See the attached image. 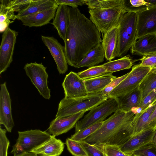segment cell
<instances>
[{
	"label": "cell",
	"instance_id": "obj_46",
	"mask_svg": "<svg viewBox=\"0 0 156 156\" xmlns=\"http://www.w3.org/2000/svg\"><path fill=\"white\" fill-rule=\"evenodd\" d=\"M152 143L156 145V129L155 130V133L153 139Z\"/></svg>",
	"mask_w": 156,
	"mask_h": 156
},
{
	"label": "cell",
	"instance_id": "obj_26",
	"mask_svg": "<svg viewBox=\"0 0 156 156\" xmlns=\"http://www.w3.org/2000/svg\"><path fill=\"white\" fill-rule=\"evenodd\" d=\"M0 4V32L3 33L9 25L17 19L16 15L9 5L10 0H1Z\"/></svg>",
	"mask_w": 156,
	"mask_h": 156
},
{
	"label": "cell",
	"instance_id": "obj_9",
	"mask_svg": "<svg viewBox=\"0 0 156 156\" xmlns=\"http://www.w3.org/2000/svg\"><path fill=\"white\" fill-rule=\"evenodd\" d=\"M46 69L42 63L36 62L27 63L24 67L27 75L40 94L45 99L49 100L51 91L48 86V76Z\"/></svg>",
	"mask_w": 156,
	"mask_h": 156
},
{
	"label": "cell",
	"instance_id": "obj_33",
	"mask_svg": "<svg viewBox=\"0 0 156 156\" xmlns=\"http://www.w3.org/2000/svg\"><path fill=\"white\" fill-rule=\"evenodd\" d=\"M103 121L95 124L72 135L70 138L78 142L84 140L97 130L103 124Z\"/></svg>",
	"mask_w": 156,
	"mask_h": 156
},
{
	"label": "cell",
	"instance_id": "obj_42",
	"mask_svg": "<svg viewBox=\"0 0 156 156\" xmlns=\"http://www.w3.org/2000/svg\"><path fill=\"white\" fill-rule=\"evenodd\" d=\"M58 5L62 4L69 6L73 8H77L79 5L84 4V0H56Z\"/></svg>",
	"mask_w": 156,
	"mask_h": 156
},
{
	"label": "cell",
	"instance_id": "obj_31",
	"mask_svg": "<svg viewBox=\"0 0 156 156\" xmlns=\"http://www.w3.org/2000/svg\"><path fill=\"white\" fill-rule=\"evenodd\" d=\"M109 73L102 65L94 66L77 73L81 79L85 80L99 77Z\"/></svg>",
	"mask_w": 156,
	"mask_h": 156
},
{
	"label": "cell",
	"instance_id": "obj_41",
	"mask_svg": "<svg viewBox=\"0 0 156 156\" xmlns=\"http://www.w3.org/2000/svg\"><path fill=\"white\" fill-rule=\"evenodd\" d=\"M141 60L139 64L141 66L149 67L151 69L156 67V53L144 55Z\"/></svg>",
	"mask_w": 156,
	"mask_h": 156
},
{
	"label": "cell",
	"instance_id": "obj_8",
	"mask_svg": "<svg viewBox=\"0 0 156 156\" xmlns=\"http://www.w3.org/2000/svg\"><path fill=\"white\" fill-rule=\"evenodd\" d=\"M151 69L139 64L134 65L128 76L108 95V98H117L138 89L143 79Z\"/></svg>",
	"mask_w": 156,
	"mask_h": 156
},
{
	"label": "cell",
	"instance_id": "obj_4",
	"mask_svg": "<svg viewBox=\"0 0 156 156\" xmlns=\"http://www.w3.org/2000/svg\"><path fill=\"white\" fill-rule=\"evenodd\" d=\"M108 98L100 92L82 97L63 98L60 102L55 119L69 116L82 111L86 112L101 105Z\"/></svg>",
	"mask_w": 156,
	"mask_h": 156
},
{
	"label": "cell",
	"instance_id": "obj_38",
	"mask_svg": "<svg viewBox=\"0 0 156 156\" xmlns=\"http://www.w3.org/2000/svg\"><path fill=\"white\" fill-rule=\"evenodd\" d=\"M7 130L0 128V156H8V151L10 142L8 139Z\"/></svg>",
	"mask_w": 156,
	"mask_h": 156
},
{
	"label": "cell",
	"instance_id": "obj_19",
	"mask_svg": "<svg viewBox=\"0 0 156 156\" xmlns=\"http://www.w3.org/2000/svg\"><path fill=\"white\" fill-rule=\"evenodd\" d=\"M132 55L144 56L156 53V34H149L137 40L130 49Z\"/></svg>",
	"mask_w": 156,
	"mask_h": 156
},
{
	"label": "cell",
	"instance_id": "obj_37",
	"mask_svg": "<svg viewBox=\"0 0 156 156\" xmlns=\"http://www.w3.org/2000/svg\"><path fill=\"white\" fill-rule=\"evenodd\" d=\"M103 150L105 156H133L124 152L119 146L116 145L106 144L104 146Z\"/></svg>",
	"mask_w": 156,
	"mask_h": 156
},
{
	"label": "cell",
	"instance_id": "obj_36",
	"mask_svg": "<svg viewBox=\"0 0 156 156\" xmlns=\"http://www.w3.org/2000/svg\"><path fill=\"white\" fill-rule=\"evenodd\" d=\"M133 156H156V145L151 143L135 151Z\"/></svg>",
	"mask_w": 156,
	"mask_h": 156
},
{
	"label": "cell",
	"instance_id": "obj_24",
	"mask_svg": "<svg viewBox=\"0 0 156 156\" xmlns=\"http://www.w3.org/2000/svg\"><path fill=\"white\" fill-rule=\"evenodd\" d=\"M117 98L119 105V109L129 112L139 107L142 99V96L141 92L139 88Z\"/></svg>",
	"mask_w": 156,
	"mask_h": 156
},
{
	"label": "cell",
	"instance_id": "obj_10",
	"mask_svg": "<svg viewBox=\"0 0 156 156\" xmlns=\"http://www.w3.org/2000/svg\"><path fill=\"white\" fill-rule=\"evenodd\" d=\"M18 32L8 27L3 33L0 46V74L5 71L13 60Z\"/></svg>",
	"mask_w": 156,
	"mask_h": 156
},
{
	"label": "cell",
	"instance_id": "obj_23",
	"mask_svg": "<svg viewBox=\"0 0 156 156\" xmlns=\"http://www.w3.org/2000/svg\"><path fill=\"white\" fill-rule=\"evenodd\" d=\"M112 73H108L104 75L84 80L86 88L88 94L101 92L117 77Z\"/></svg>",
	"mask_w": 156,
	"mask_h": 156
},
{
	"label": "cell",
	"instance_id": "obj_44",
	"mask_svg": "<svg viewBox=\"0 0 156 156\" xmlns=\"http://www.w3.org/2000/svg\"><path fill=\"white\" fill-rule=\"evenodd\" d=\"M23 156H42L39 155L37 154H36L32 152H30L27 153Z\"/></svg>",
	"mask_w": 156,
	"mask_h": 156
},
{
	"label": "cell",
	"instance_id": "obj_15",
	"mask_svg": "<svg viewBox=\"0 0 156 156\" xmlns=\"http://www.w3.org/2000/svg\"><path fill=\"white\" fill-rule=\"evenodd\" d=\"M155 130L147 129L133 135L119 146L124 152L133 155L135 151L142 147L152 143Z\"/></svg>",
	"mask_w": 156,
	"mask_h": 156
},
{
	"label": "cell",
	"instance_id": "obj_12",
	"mask_svg": "<svg viewBox=\"0 0 156 156\" xmlns=\"http://www.w3.org/2000/svg\"><path fill=\"white\" fill-rule=\"evenodd\" d=\"M41 38L53 58L59 73H65L68 70V67L64 52V47L53 36L41 35Z\"/></svg>",
	"mask_w": 156,
	"mask_h": 156
},
{
	"label": "cell",
	"instance_id": "obj_43",
	"mask_svg": "<svg viewBox=\"0 0 156 156\" xmlns=\"http://www.w3.org/2000/svg\"><path fill=\"white\" fill-rule=\"evenodd\" d=\"M156 104V102H155ZM156 129V104L155 109L151 115L147 125V129Z\"/></svg>",
	"mask_w": 156,
	"mask_h": 156
},
{
	"label": "cell",
	"instance_id": "obj_32",
	"mask_svg": "<svg viewBox=\"0 0 156 156\" xmlns=\"http://www.w3.org/2000/svg\"><path fill=\"white\" fill-rule=\"evenodd\" d=\"M65 144L68 150L74 156H88L79 142L67 138Z\"/></svg>",
	"mask_w": 156,
	"mask_h": 156
},
{
	"label": "cell",
	"instance_id": "obj_11",
	"mask_svg": "<svg viewBox=\"0 0 156 156\" xmlns=\"http://www.w3.org/2000/svg\"><path fill=\"white\" fill-rule=\"evenodd\" d=\"M136 41L149 34H156V5L136 13Z\"/></svg>",
	"mask_w": 156,
	"mask_h": 156
},
{
	"label": "cell",
	"instance_id": "obj_22",
	"mask_svg": "<svg viewBox=\"0 0 156 156\" xmlns=\"http://www.w3.org/2000/svg\"><path fill=\"white\" fill-rule=\"evenodd\" d=\"M105 52L101 43L92 49L75 67L78 68L83 67L89 68L95 66L104 61Z\"/></svg>",
	"mask_w": 156,
	"mask_h": 156
},
{
	"label": "cell",
	"instance_id": "obj_16",
	"mask_svg": "<svg viewBox=\"0 0 156 156\" xmlns=\"http://www.w3.org/2000/svg\"><path fill=\"white\" fill-rule=\"evenodd\" d=\"M85 112L82 111L67 117L55 119L51 122L46 131L55 137L66 133L75 127L76 123Z\"/></svg>",
	"mask_w": 156,
	"mask_h": 156
},
{
	"label": "cell",
	"instance_id": "obj_45",
	"mask_svg": "<svg viewBox=\"0 0 156 156\" xmlns=\"http://www.w3.org/2000/svg\"><path fill=\"white\" fill-rule=\"evenodd\" d=\"M146 2L150 3L152 6L156 5V0H145Z\"/></svg>",
	"mask_w": 156,
	"mask_h": 156
},
{
	"label": "cell",
	"instance_id": "obj_28",
	"mask_svg": "<svg viewBox=\"0 0 156 156\" xmlns=\"http://www.w3.org/2000/svg\"><path fill=\"white\" fill-rule=\"evenodd\" d=\"M133 61L129 55L120 58L108 61L102 65L107 69V72L113 73L130 69L133 65Z\"/></svg>",
	"mask_w": 156,
	"mask_h": 156
},
{
	"label": "cell",
	"instance_id": "obj_25",
	"mask_svg": "<svg viewBox=\"0 0 156 156\" xmlns=\"http://www.w3.org/2000/svg\"><path fill=\"white\" fill-rule=\"evenodd\" d=\"M58 5L56 0H31L26 8L18 12L16 15L17 19L52 8L58 7Z\"/></svg>",
	"mask_w": 156,
	"mask_h": 156
},
{
	"label": "cell",
	"instance_id": "obj_20",
	"mask_svg": "<svg viewBox=\"0 0 156 156\" xmlns=\"http://www.w3.org/2000/svg\"><path fill=\"white\" fill-rule=\"evenodd\" d=\"M68 7L66 5H59L52 23L64 41L69 23Z\"/></svg>",
	"mask_w": 156,
	"mask_h": 156
},
{
	"label": "cell",
	"instance_id": "obj_14",
	"mask_svg": "<svg viewBox=\"0 0 156 156\" xmlns=\"http://www.w3.org/2000/svg\"><path fill=\"white\" fill-rule=\"evenodd\" d=\"M11 100L5 82L0 85V124L3 125L7 131L11 132L15 125L12 117Z\"/></svg>",
	"mask_w": 156,
	"mask_h": 156
},
{
	"label": "cell",
	"instance_id": "obj_27",
	"mask_svg": "<svg viewBox=\"0 0 156 156\" xmlns=\"http://www.w3.org/2000/svg\"><path fill=\"white\" fill-rule=\"evenodd\" d=\"M156 104L155 103L145 110L135 114L132 122L133 135L147 129L148 122L155 109Z\"/></svg>",
	"mask_w": 156,
	"mask_h": 156
},
{
	"label": "cell",
	"instance_id": "obj_39",
	"mask_svg": "<svg viewBox=\"0 0 156 156\" xmlns=\"http://www.w3.org/2000/svg\"><path fill=\"white\" fill-rule=\"evenodd\" d=\"M129 72L124 75L116 77L110 82L100 92L102 95L107 96L116 87L128 76Z\"/></svg>",
	"mask_w": 156,
	"mask_h": 156
},
{
	"label": "cell",
	"instance_id": "obj_29",
	"mask_svg": "<svg viewBox=\"0 0 156 156\" xmlns=\"http://www.w3.org/2000/svg\"><path fill=\"white\" fill-rule=\"evenodd\" d=\"M156 88V71H151L145 76L141 83L139 89L142 99Z\"/></svg>",
	"mask_w": 156,
	"mask_h": 156
},
{
	"label": "cell",
	"instance_id": "obj_34",
	"mask_svg": "<svg viewBox=\"0 0 156 156\" xmlns=\"http://www.w3.org/2000/svg\"><path fill=\"white\" fill-rule=\"evenodd\" d=\"M156 102V88L152 90L146 96L143 98L137 108L134 109L135 114L145 110Z\"/></svg>",
	"mask_w": 156,
	"mask_h": 156
},
{
	"label": "cell",
	"instance_id": "obj_17",
	"mask_svg": "<svg viewBox=\"0 0 156 156\" xmlns=\"http://www.w3.org/2000/svg\"><path fill=\"white\" fill-rule=\"evenodd\" d=\"M58 7H54L37 13L20 18L23 25L32 27H40L46 25L54 19Z\"/></svg>",
	"mask_w": 156,
	"mask_h": 156
},
{
	"label": "cell",
	"instance_id": "obj_30",
	"mask_svg": "<svg viewBox=\"0 0 156 156\" xmlns=\"http://www.w3.org/2000/svg\"><path fill=\"white\" fill-rule=\"evenodd\" d=\"M123 4L126 12L137 13L152 6L145 0H123Z\"/></svg>",
	"mask_w": 156,
	"mask_h": 156
},
{
	"label": "cell",
	"instance_id": "obj_13",
	"mask_svg": "<svg viewBox=\"0 0 156 156\" xmlns=\"http://www.w3.org/2000/svg\"><path fill=\"white\" fill-rule=\"evenodd\" d=\"M62 85L66 98H79L88 94L84 80L73 72L71 71L66 75Z\"/></svg>",
	"mask_w": 156,
	"mask_h": 156
},
{
	"label": "cell",
	"instance_id": "obj_6",
	"mask_svg": "<svg viewBox=\"0 0 156 156\" xmlns=\"http://www.w3.org/2000/svg\"><path fill=\"white\" fill-rule=\"evenodd\" d=\"M18 138L11 151L13 156H23L31 152L52 136L46 131L37 129L18 131Z\"/></svg>",
	"mask_w": 156,
	"mask_h": 156
},
{
	"label": "cell",
	"instance_id": "obj_2",
	"mask_svg": "<svg viewBox=\"0 0 156 156\" xmlns=\"http://www.w3.org/2000/svg\"><path fill=\"white\" fill-rule=\"evenodd\" d=\"M135 113L119 109L94 133L83 141L95 144L103 150L107 144L120 146L134 133L132 125Z\"/></svg>",
	"mask_w": 156,
	"mask_h": 156
},
{
	"label": "cell",
	"instance_id": "obj_40",
	"mask_svg": "<svg viewBox=\"0 0 156 156\" xmlns=\"http://www.w3.org/2000/svg\"><path fill=\"white\" fill-rule=\"evenodd\" d=\"M31 0H10L9 5L14 12H18L26 8Z\"/></svg>",
	"mask_w": 156,
	"mask_h": 156
},
{
	"label": "cell",
	"instance_id": "obj_21",
	"mask_svg": "<svg viewBox=\"0 0 156 156\" xmlns=\"http://www.w3.org/2000/svg\"><path fill=\"white\" fill-rule=\"evenodd\" d=\"M64 144L61 140L52 136L50 139L31 152L42 156H59L64 150Z\"/></svg>",
	"mask_w": 156,
	"mask_h": 156
},
{
	"label": "cell",
	"instance_id": "obj_18",
	"mask_svg": "<svg viewBox=\"0 0 156 156\" xmlns=\"http://www.w3.org/2000/svg\"><path fill=\"white\" fill-rule=\"evenodd\" d=\"M119 29L118 23L102 34L101 44L105 52V58L109 61L116 57Z\"/></svg>",
	"mask_w": 156,
	"mask_h": 156
},
{
	"label": "cell",
	"instance_id": "obj_5",
	"mask_svg": "<svg viewBox=\"0 0 156 156\" xmlns=\"http://www.w3.org/2000/svg\"><path fill=\"white\" fill-rule=\"evenodd\" d=\"M116 57H122L127 54L136 41L137 32V13L127 12L119 22Z\"/></svg>",
	"mask_w": 156,
	"mask_h": 156
},
{
	"label": "cell",
	"instance_id": "obj_35",
	"mask_svg": "<svg viewBox=\"0 0 156 156\" xmlns=\"http://www.w3.org/2000/svg\"><path fill=\"white\" fill-rule=\"evenodd\" d=\"M88 156H105L103 150L95 144H90L84 141L79 142Z\"/></svg>",
	"mask_w": 156,
	"mask_h": 156
},
{
	"label": "cell",
	"instance_id": "obj_1",
	"mask_svg": "<svg viewBox=\"0 0 156 156\" xmlns=\"http://www.w3.org/2000/svg\"><path fill=\"white\" fill-rule=\"evenodd\" d=\"M69 23L64 42L68 64H78L94 48L101 43L100 32L77 8L68 7Z\"/></svg>",
	"mask_w": 156,
	"mask_h": 156
},
{
	"label": "cell",
	"instance_id": "obj_47",
	"mask_svg": "<svg viewBox=\"0 0 156 156\" xmlns=\"http://www.w3.org/2000/svg\"><path fill=\"white\" fill-rule=\"evenodd\" d=\"M151 71H156V67L152 68L151 69Z\"/></svg>",
	"mask_w": 156,
	"mask_h": 156
},
{
	"label": "cell",
	"instance_id": "obj_7",
	"mask_svg": "<svg viewBox=\"0 0 156 156\" xmlns=\"http://www.w3.org/2000/svg\"><path fill=\"white\" fill-rule=\"evenodd\" d=\"M119 109L117 98H108L103 103L90 110L83 119L77 122L75 126V133L103 121L107 117Z\"/></svg>",
	"mask_w": 156,
	"mask_h": 156
},
{
	"label": "cell",
	"instance_id": "obj_3",
	"mask_svg": "<svg viewBox=\"0 0 156 156\" xmlns=\"http://www.w3.org/2000/svg\"><path fill=\"white\" fill-rule=\"evenodd\" d=\"M88 6L90 19L102 34L117 25L121 16L127 12L123 0H84Z\"/></svg>",
	"mask_w": 156,
	"mask_h": 156
}]
</instances>
